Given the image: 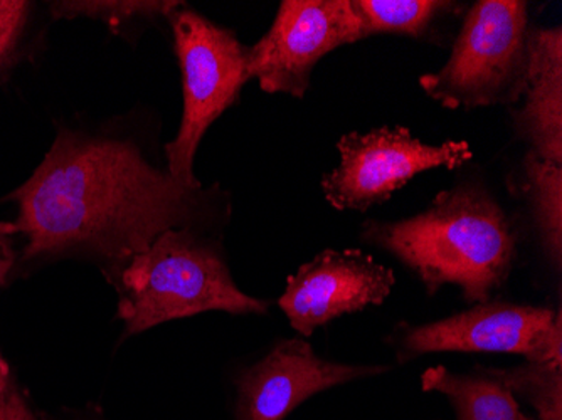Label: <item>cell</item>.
<instances>
[{
	"label": "cell",
	"mask_w": 562,
	"mask_h": 420,
	"mask_svg": "<svg viewBox=\"0 0 562 420\" xmlns=\"http://www.w3.org/2000/svg\"><path fill=\"white\" fill-rule=\"evenodd\" d=\"M220 188H186L131 141L59 128L43 162L5 201L19 262L88 256L115 276L160 234L194 229L223 205Z\"/></svg>",
	"instance_id": "1"
},
{
	"label": "cell",
	"mask_w": 562,
	"mask_h": 420,
	"mask_svg": "<svg viewBox=\"0 0 562 420\" xmlns=\"http://www.w3.org/2000/svg\"><path fill=\"white\" fill-rule=\"evenodd\" d=\"M362 239L393 254L435 295L445 284L470 305L491 302L513 273L517 236L488 189L463 182L440 192L425 213L362 227Z\"/></svg>",
	"instance_id": "2"
},
{
	"label": "cell",
	"mask_w": 562,
	"mask_h": 420,
	"mask_svg": "<svg viewBox=\"0 0 562 420\" xmlns=\"http://www.w3.org/2000/svg\"><path fill=\"white\" fill-rule=\"evenodd\" d=\"M115 276L126 334L206 311L267 315L270 308L239 290L220 251L192 229L160 234Z\"/></svg>",
	"instance_id": "3"
},
{
	"label": "cell",
	"mask_w": 562,
	"mask_h": 420,
	"mask_svg": "<svg viewBox=\"0 0 562 420\" xmlns=\"http://www.w3.org/2000/svg\"><path fill=\"white\" fill-rule=\"evenodd\" d=\"M529 14L519 0H480L467 12L447 65L419 78L445 109L522 100L529 72Z\"/></svg>",
	"instance_id": "4"
},
{
	"label": "cell",
	"mask_w": 562,
	"mask_h": 420,
	"mask_svg": "<svg viewBox=\"0 0 562 420\" xmlns=\"http://www.w3.org/2000/svg\"><path fill=\"white\" fill-rule=\"evenodd\" d=\"M167 18L184 91L181 128L166 145L167 172L186 188H201L194 175L199 144L248 83L249 47L243 46L233 31L184 4L177 5Z\"/></svg>",
	"instance_id": "5"
},
{
	"label": "cell",
	"mask_w": 562,
	"mask_h": 420,
	"mask_svg": "<svg viewBox=\"0 0 562 420\" xmlns=\"http://www.w3.org/2000/svg\"><path fill=\"white\" fill-rule=\"evenodd\" d=\"M400 362L428 353H508L526 362H562V315L544 306L491 299L443 320L403 325L393 337Z\"/></svg>",
	"instance_id": "6"
},
{
	"label": "cell",
	"mask_w": 562,
	"mask_h": 420,
	"mask_svg": "<svg viewBox=\"0 0 562 420\" xmlns=\"http://www.w3.org/2000/svg\"><path fill=\"white\" fill-rule=\"evenodd\" d=\"M340 163L322 179L325 201L337 211H368L390 201L426 170H454L472 159L467 141L428 145L404 126H382L369 134L344 135L337 144Z\"/></svg>",
	"instance_id": "7"
},
{
	"label": "cell",
	"mask_w": 562,
	"mask_h": 420,
	"mask_svg": "<svg viewBox=\"0 0 562 420\" xmlns=\"http://www.w3.org/2000/svg\"><path fill=\"white\" fill-rule=\"evenodd\" d=\"M364 37L350 0H285L270 31L249 47V81L267 93L303 98L324 56Z\"/></svg>",
	"instance_id": "8"
},
{
	"label": "cell",
	"mask_w": 562,
	"mask_h": 420,
	"mask_svg": "<svg viewBox=\"0 0 562 420\" xmlns=\"http://www.w3.org/2000/svg\"><path fill=\"white\" fill-rule=\"evenodd\" d=\"M396 276L362 249H325L286 281L278 298L290 325L303 337L344 315L386 302Z\"/></svg>",
	"instance_id": "9"
},
{
	"label": "cell",
	"mask_w": 562,
	"mask_h": 420,
	"mask_svg": "<svg viewBox=\"0 0 562 420\" xmlns=\"http://www.w3.org/2000/svg\"><path fill=\"white\" fill-rule=\"evenodd\" d=\"M387 371L386 365L330 362L306 341L281 340L236 378L235 420H283L321 391Z\"/></svg>",
	"instance_id": "10"
},
{
	"label": "cell",
	"mask_w": 562,
	"mask_h": 420,
	"mask_svg": "<svg viewBox=\"0 0 562 420\" xmlns=\"http://www.w3.org/2000/svg\"><path fill=\"white\" fill-rule=\"evenodd\" d=\"M522 109L513 115L517 135L529 154L562 166V33L561 27L530 31L529 72Z\"/></svg>",
	"instance_id": "11"
},
{
	"label": "cell",
	"mask_w": 562,
	"mask_h": 420,
	"mask_svg": "<svg viewBox=\"0 0 562 420\" xmlns=\"http://www.w3.org/2000/svg\"><path fill=\"white\" fill-rule=\"evenodd\" d=\"M425 391L447 397L457 420H538L520 410L514 397L497 377L479 365L470 374H454L447 366H431L422 375Z\"/></svg>",
	"instance_id": "12"
},
{
	"label": "cell",
	"mask_w": 562,
	"mask_h": 420,
	"mask_svg": "<svg viewBox=\"0 0 562 420\" xmlns=\"http://www.w3.org/2000/svg\"><path fill=\"white\" fill-rule=\"evenodd\" d=\"M524 192L546 259L555 270L562 264V166L527 154Z\"/></svg>",
	"instance_id": "13"
},
{
	"label": "cell",
	"mask_w": 562,
	"mask_h": 420,
	"mask_svg": "<svg viewBox=\"0 0 562 420\" xmlns=\"http://www.w3.org/2000/svg\"><path fill=\"white\" fill-rule=\"evenodd\" d=\"M361 22L364 36L397 34V36H426L435 22L454 11L453 2L441 0H350Z\"/></svg>",
	"instance_id": "14"
},
{
	"label": "cell",
	"mask_w": 562,
	"mask_h": 420,
	"mask_svg": "<svg viewBox=\"0 0 562 420\" xmlns=\"http://www.w3.org/2000/svg\"><path fill=\"white\" fill-rule=\"evenodd\" d=\"M487 368L516 399L526 400L539 420H562V362H526L513 368Z\"/></svg>",
	"instance_id": "15"
},
{
	"label": "cell",
	"mask_w": 562,
	"mask_h": 420,
	"mask_svg": "<svg viewBox=\"0 0 562 420\" xmlns=\"http://www.w3.org/2000/svg\"><path fill=\"white\" fill-rule=\"evenodd\" d=\"M181 2H55L50 12L58 19L88 18L115 25L147 15H169Z\"/></svg>",
	"instance_id": "16"
},
{
	"label": "cell",
	"mask_w": 562,
	"mask_h": 420,
	"mask_svg": "<svg viewBox=\"0 0 562 420\" xmlns=\"http://www.w3.org/2000/svg\"><path fill=\"white\" fill-rule=\"evenodd\" d=\"M30 2L0 0V71L14 58L31 19Z\"/></svg>",
	"instance_id": "17"
},
{
	"label": "cell",
	"mask_w": 562,
	"mask_h": 420,
	"mask_svg": "<svg viewBox=\"0 0 562 420\" xmlns=\"http://www.w3.org/2000/svg\"><path fill=\"white\" fill-rule=\"evenodd\" d=\"M0 420H37L30 400L14 381L0 397Z\"/></svg>",
	"instance_id": "18"
},
{
	"label": "cell",
	"mask_w": 562,
	"mask_h": 420,
	"mask_svg": "<svg viewBox=\"0 0 562 420\" xmlns=\"http://www.w3.org/2000/svg\"><path fill=\"white\" fill-rule=\"evenodd\" d=\"M18 239L8 230L5 223H0V290L8 284L12 271L19 262Z\"/></svg>",
	"instance_id": "19"
},
{
	"label": "cell",
	"mask_w": 562,
	"mask_h": 420,
	"mask_svg": "<svg viewBox=\"0 0 562 420\" xmlns=\"http://www.w3.org/2000/svg\"><path fill=\"white\" fill-rule=\"evenodd\" d=\"M11 382V366H9L8 360H5L4 355H2V352H0V397L4 396V391L8 390Z\"/></svg>",
	"instance_id": "20"
}]
</instances>
